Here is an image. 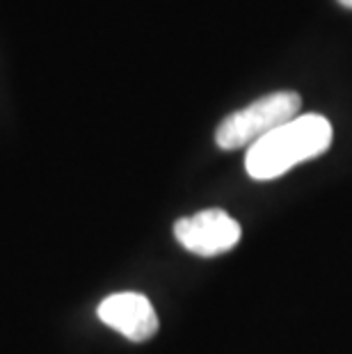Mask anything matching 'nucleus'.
Masks as SVG:
<instances>
[{
    "label": "nucleus",
    "instance_id": "f257e3e1",
    "mask_svg": "<svg viewBox=\"0 0 352 354\" xmlns=\"http://www.w3.org/2000/svg\"><path fill=\"white\" fill-rule=\"evenodd\" d=\"M332 124L323 115H297L247 149L245 169L254 180H272L306 160L323 156L332 145Z\"/></svg>",
    "mask_w": 352,
    "mask_h": 354
},
{
    "label": "nucleus",
    "instance_id": "f03ea898",
    "mask_svg": "<svg viewBox=\"0 0 352 354\" xmlns=\"http://www.w3.org/2000/svg\"><path fill=\"white\" fill-rule=\"evenodd\" d=\"M299 108H302V99L290 89H279V92L261 96L222 119V124L215 131V145L222 151L250 149L266 135L295 119L299 115Z\"/></svg>",
    "mask_w": 352,
    "mask_h": 354
},
{
    "label": "nucleus",
    "instance_id": "7ed1b4c3",
    "mask_svg": "<svg viewBox=\"0 0 352 354\" xmlns=\"http://www.w3.org/2000/svg\"><path fill=\"white\" fill-rule=\"evenodd\" d=\"M243 229L227 210L206 208L199 213L181 217L174 224V238L183 250L201 259H215L231 252L241 243Z\"/></svg>",
    "mask_w": 352,
    "mask_h": 354
},
{
    "label": "nucleus",
    "instance_id": "20e7f679",
    "mask_svg": "<svg viewBox=\"0 0 352 354\" xmlns=\"http://www.w3.org/2000/svg\"><path fill=\"white\" fill-rule=\"evenodd\" d=\"M99 320L110 329L119 331L133 343H145L158 331V313L154 304L140 292H115L108 295L96 308Z\"/></svg>",
    "mask_w": 352,
    "mask_h": 354
},
{
    "label": "nucleus",
    "instance_id": "39448f33",
    "mask_svg": "<svg viewBox=\"0 0 352 354\" xmlns=\"http://www.w3.org/2000/svg\"><path fill=\"white\" fill-rule=\"evenodd\" d=\"M339 5L348 7V10H352V0H339Z\"/></svg>",
    "mask_w": 352,
    "mask_h": 354
}]
</instances>
